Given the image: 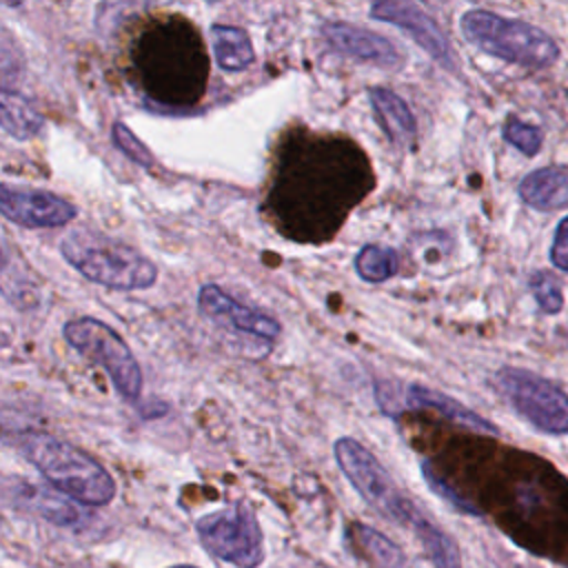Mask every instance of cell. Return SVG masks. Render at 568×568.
Segmentation results:
<instances>
[{"mask_svg":"<svg viewBox=\"0 0 568 568\" xmlns=\"http://www.w3.org/2000/svg\"><path fill=\"white\" fill-rule=\"evenodd\" d=\"M351 537L357 544V548L366 555V559L373 564V568H410L404 550L379 530L364 524H353Z\"/></svg>","mask_w":568,"mask_h":568,"instance_id":"d6986e66","label":"cell"},{"mask_svg":"<svg viewBox=\"0 0 568 568\" xmlns=\"http://www.w3.org/2000/svg\"><path fill=\"white\" fill-rule=\"evenodd\" d=\"M530 284V293L535 297V302L539 304V308L548 315H555L561 311L564 306V293L559 282L555 280V275L546 273V271H535L528 280Z\"/></svg>","mask_w":568,"mask_h":568,"instance_id":"44dd1931","label":"cell"},{"mask_svg":"<svg viewBox=\"0 0 568 568\" xmlns=\"http://www.w3.org/2000/svg\"><path fill=\"white\" fill-rule=\"evenodd\" d=\"M211 40H213L215 62L220 69L244 71L246 67L253 64L255 53L244 29L231 27V24H213Z\"/></svg>","mask_w":568,"mask_h":568,"instance_id":"ac0fdd59","label":"cell"},{"mask_svg":"<svg viewBox=\"0 0 568 568\" xmlns=\"http://www.w3.org/2000/svg\"><path fill=\"white\" fill-rule=\"evenodd\" d=\"M322 36L335 51L359 62H368L384 69H399L404 64L402 53L388 38L362 29L357 24L328 20L322 24Z\"/></svg>","mask_w":568,"mask_h":568,"instance_id":"7c38bea8","label":"cell"},{"mask_svg":"<svg viewBox=\"0 0 568 568\" xmlns=\"http://www.w3.org/2000/svg\"><path fill=\"white\" fill-rule=\"evenodd\" d=\"M517 193L524 204L537 211H559L568 209V169L544 166L528 173Z\"/></svg>","mask_w":568,"mask_h":568,"instance_id":"5bb4252c","label":"cell"},{"mask_svg":"<svg viewBox=\"0 0 568 568\" xmlns=\"http://www.w3.org/2000/svg\"><path fill=\"white\" fill-rule=\"evenodd\" d=\"M422 473H424V479H426V484L430 486V490H435L442 499H446L448 504H453L457 510L468 513V515H477V513H479V510L473 508V504H468L455 488H450V486L430 468L428 462H422Z\"/></svg>","mask_w":568,"mask_h":568,"instance_id":"cb8c5ba5","label":"cell"},{"mask_svg":"<svg viewBox=\"0 0 568 568\" xmlns=\"http://www.w3.org/2000/svg\"><path fill=\"white\" fill-rule=\"evenodd\" d=\"M333 450L339 470L371 508L395 524H410L419 508L395 486L386 468L366 446L353 437H339Z\"/></svg>","mask_w":568,"mask_h":568,"instance_id":"5b68a950","label":"cell"},{"mask_svg":"<svg viewBox=\"0 0 568 568\" xmlns=\"http://www.w3.org/2000/svg\"><path fill=\"white\" fill-rule=\"evenodd\" d=\"M18 448L60 493L87 506H104L115 497L109 470L69 442L29 430L18 437Z\"/></svg>","mask_w":568,"mask_h":568,"instance_id":"6da1fadb","label":"cell"},{"mask_svg":"<svg viewBox=\"0 0 568 568\" xmlns=\"http://www.w3.org/2000/svg\"><path fill=\"white\" fill-rule=\"evenodd\" d=\"M504 140L510 142L517 151H521L524 155H537L541 149V131L528 122H521L517 118H508L504 122Z\"/></svg>","mask_w":568,"mask_h":568,"instance_id":"7402d4cb","label":"cell"},{"mask_svg":"<svg viewBox=\"0 0 568 568\" xmlns=\"http://www.w3.org/2000/svg\"><path fill=\"white\" fill-rule=\"evenodd\" d=\"M399 268V257L390 246L366 244L355 255V271L364 282L379 284L390 280Z\"/></svg>","mask_w":568,"mask_h":568,"instance_id":"ffe728a7","label":"cell"},{"mask_svg":"<svg viewBox=\"0 0 568 568\" xmlns=\"http://www.w3.org/2000/svg\"><path fill=\"white\" fill-rule=\"evenodd\" d=\"M62 335L69 346L109 373L115 390L124 399H138L142 390L140 364L111 326L95 317H78L64 324Z\"/></svg>","mask_w":568,"mask_h":568,"instance_id":"8992f818","label":"cell"},{"mask_svg":"<svg viewBox=\"0 0 568 568\" xmlns=\"http://www.w3.org/2000/svg\"><path fill=\"white\" fill-rule=\"evenodd\" d=\"M173 568H195V566H186V564H182V566H173Z\"/></svg>","mask_w":568,"mask_h":568,"instance_id":"4316f807","label":"cell"},{"mask_svg":"<svg viewBox=\"0 0 568 568\" xmlns=\"http://www.w3.org/2000/svg\"><path fill=\"white\" fill-rule=\"evenodd\" d=\"M550 262L568 273V215L557 224L552 246H550Z\"/></svg>","mask_w":568,"mask_h":568,"instance_id":"d4e9b609","label":"cell"},{"mask_svg":"<svg viewBox=\"0 0 568 568\" xmlns=\"http://www.w3.org/2000/svg\"><path fill=\"white\" fill-rule=\"evenodd\" d=\"M111 138H113V142H115V146H118L131 162H135V164H140V166H151V164H153L151 151L146 149V144H142V142L133 135V131H131L126 124L115 122V124L111 126Z\"/></svg>","mask_w":568,"mask_h":568,"instance_id":"603a6c76","label":"cell"},{"mask_svg":"<svg viewBox=\"0 0 568 568\" xmlns=\"http://www.w3.org/2000/svg\"><path fill=\"white\" fill-rule=\"evenodd\" d=\"M0 213L24 229H53L69 224L75 206L44 189L0 182Z\"/></svg>","mask_w":568,"mask_h":568,"instance_id":"9c48e42d","label":"cell"},{"mask_svg":"<svg viewBox=\"0 0 568 568\" xmlns=\"http://www.w3.org/2000/svg\"><path fill=\"white\" fill-rule=\"evenodd\" d=\"M408 526L422 541V548L428 555L433 568H462V555L455 539L442 530L426 513L417 510Z\"/></svg>","mask_w":568,"mask_h":568,"instance_id":"e0dca14e","label":"cell"},{"mask_svg":"<svg viewBox=\"0 0 568 568\" xmlns=\"http://www.w3.org/2000/svg\"><path fill=\"white\" fill-rule=\"evenodd\" d=\"M62 257L89 282L113 291L149 288L158 268L133 246L95 231H73L60 242Z\"/></svg>","mask_w":568,"mask_h":568,"instance_id":"3957f363","label":"cell"},{"mask_svg":"<svg viewBox=\"0 0 568 568\" xmlns=\"http://www.w3.org/2000/svg\"><path fill=\"white\" fill-rule=\"evenodd\" d=\"M371 106L379 120V126L395 144L413 142L417 133V122L408 109V104L386 87H371L368 89Z\"/></svg>","mask_w":568,"mask_h":568,"instance_id":"2e32d148","label":"cell"},{"mask_svg":"<svg viewBox=\"0 0 568 568\" xmlns=\"http://www.w3.org/2000/svg\"><path fill=\"white\" fill-rule=\"evenodd\" d=\"M371 18L406 31L433 60L453 69V49L439 24L419 4L406 0H379L371 7Z\"/></svg>","mask_w":568,"mask_h":568,"instance_id":"30bf717a","label":"cell"},{"mask_svg":"<svg viewBox=\"0 0 568 568\" xmlns=\"http://www.w3.org/2000/svg\"><path fill=\"white\" fill-rule=\"evenodd\" d=\"M7 266H9V255H7V251H4V246H2V242H0V273H2Z\"/></svg>","mask_w":568,"mask_h":568,"instance_id":"484cf974","label":"cell"},{"mask_svg":"<svg viewBox=\"0 0 568 568\" xmlns=\"http://www.w3.org/2000/svg\"><path fill=\"white\" fill-rule=\"evenodd\" d=\"M404 404L408 408H430L435 410L437 415H442L444 419L453 422V424H459L468 430H475V433H484V435H497L499 430L495 428L493 422H488L486 417H481L479 413L470 410L468 406H464L462 402L439 393V390H433L428 386H422V384H408L406 386V393H404Z\"/></svg>","mask_w":568,"mask_h":568,"instance_id":"4fadbf2b","label":"cell"},{"mask_svg":"<svg viewBox=\"0 0 568 568\" xmlns=\"http://www.w3.org/2000/svg\"><path fill=\"white\" fill-rule=\"evenodd\" d=\"M495 384L515 410L535 428L550 435L568 433V395L557 384L515 366L499 368L495 373Z\"/></svg>","mask_w":568,"mask_h":568,"instance_id":"52a82bcc","label":"cell"},{"mask_svg":"<svg viewBox=\"0 0 568 568\" xmlns=\"http://www.w3.org/2000/svg\"><path fill=\"white\" fill-rule=\"evenodd\" d=\"M459 29L464 38L484 53L517 67L548 69L559 58V47L546 31L488 9L466 11L459 20Z\"/></svg>","mask_w":568,"mask_h":568,"instance_id":"277c9868","label":"cell"},{"mask_svg":"<svg viewBox=\"0 0 568 568\" xmlns=\"http://www.w3.org/2000/svg\"><path fill=\"white\" fill-rule=\"evenodd\" d=\"M195 530L213 557L237 568H257L264 559L260 524L253 510L244 504H235L200 517Z\"/></svg>","mask_w":568,"mask_h":568,"instance_id":"ba28073f","label":"cell"},{"mask_svg":"<svg viewBox=\"0 0 568 568\" xmlns=\"http://www.w3.org/2000/svg\"><path fill=\"white\" fill-rule=\"evenodd\" d=\"M197 308L211 322H215L229 331H235V333H244V335L266 339V342H273L280 335V324L275 317H271L257 308L240 304L237 300H233L229 293H224L215 284H204L200 288Z\"/></svg>","mask_w":568,"mask_h":568,"instance_id":"8fae6325","label":"cell"},{"mask_svg":"<svg viewBox=\"0 0 568 568\" xmlns=\"http://www.w3.org/2000/svg\"><path fill=\"white\" fill-rule=\"evenodd\" d=\"M200 47L193 33H184L180 22L155 24L135 44V67L146 93L158 100H178L200 87Z\"/></svg>","mask_w":568,"mask_h":568,"instance_id":"7a4b0ae2","label":"cell"},{"mask_svg":"<svg viewBox=\"0 0 568 568\" xmlns=\"http://www.w3.org/2000/svg\"><path fill=\"white\" fill-rule=\"evenodd\" d=\"M44 118L24 93L0 82V129L13 140H31L42 131Z\"/></svg>","mask_w":568,"mask_h":568,"instance_id":"9a60e30c","label":"cell"}]
</instances>
